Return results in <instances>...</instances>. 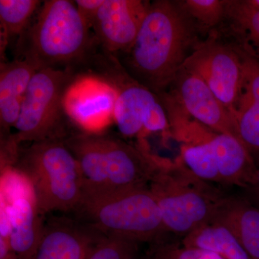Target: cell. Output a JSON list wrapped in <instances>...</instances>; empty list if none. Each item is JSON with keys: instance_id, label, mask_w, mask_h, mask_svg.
Returning a JSON list of instances; mask_svg holds the SVG:
<instances>
[{"instance_id": "cell-24", "label": "cell", "mask_w": 259, "mask_h": 259, "mask_svg": "<svg viewBox=\"0 0 259 259\" xmlns=\"http://www.w3.org/2000/svg\"><path fill=\"white\" fill-rule=\"evenodd\" d=\"M138 244L123 238L105 236L88 259H136Z\"/></svg>"}, {"instance_id": "cell-13", "label": "cell", "mask_w": 259, "mask_h": 259, "mask_svg": "<svg viewBox=\"0 0 259 259\" xmlns=\"http://www.w3.org/2000/svg\"><path fill=\"white\" fill-rule=\"evenodd\" d=\"M151 3L142 0H105L93 27L104 47L111 52L131 49Z\"/></svg>"}, {"instance_id": "cell-7", "label": "cell", "mask_w": 259, "mask_h": 259, "mask_svg": "<svg viewBox=\"0 0 259 259\" xmlns=\"http://www.w3.org/2000/svg\"><path fill=\"white\" fill-rule=\"evenodd\" d=\"M70 83L67 71L42 68L33 75L22 104L15 133L7 146L16 151L24 141L40 142L54 139L53 133L63 110V97Z\"/></svg>"}, {"instance_id": "cell-2", "label": "cell", "mask_w": 259, "mask_h": 259, "mask_svg": "<svg viewBox=\"0 0 259 259\" xmlns=\"http://www.w3.org/2000/svg\"><path fill=\"white\" fill-rule=\"evenodd\" d=\"M64 143L79 164L84 199L148 187L164 160L148 148L100 134H78Z\"/></svg>"}, {"instance_id": "cell-9", "label": "cell", "mask_w": 259, "mask_h": 259, "mask_svg": "<svg viewBox=\"0 0 259 259\" xmlns=\"http://www.w3.org/2000/svg\"><path fill=\"white\" fill-rule=\"evenodd\" d=\"M182 69L202 79L235 117L243 95L241 59L236 46L210 34L196 46Z\"/></svg>"}, {"instance_id": "cell-4", "label": "cell", "mask_w": 259, "mask_h": 259, "mask_svg": "<svg viewBox=\"0 0 259 259\" xmlns=\"http://www.w3.org/2000/svg\"><path fill=\"white\" fill-rule=\"evenodd\" d=\"M77 211L105 236L141 243L165 233L161 211L148 187L85 199Z\"/></svg>"}, {"instance_id": "cell-14", "label": "cell", "mask_w": 259, "mask_h": 259, "mask_svg": "<svg viewBox=\"0 0 259 259\" xmlns=\"http://www.w3.org/2000/svg\"><path fill=\"white\" fill-rule=\"evenodd\" d=\"M104 236L91 226L55 220L45 224L32 259H88Z\"/></svg>"}, {"instance_id": "cell-17", "label": "cell", "mask_w": 259, "mask_h": 259, "mask_svg": "<svg viewBox=\"0 0 259 259\" xmlns=\"http://www.w3.org/2000/svg\"><path fill=\"white\" fill-rule=\"evenodd\" d=\"M212 223L233 233L250 259H259V207L244 199L224 197Z\"/></svg>"}, {"instance_id": "cell-22", "label": "cell", "mask_w": 259, "mask_h": 259, "mask_svg": "<svg viewBox=\"0 0 259 259\" xmlns=\"http://www.w3.org/2000/svg\"><path fill=\"white\" fill-rule=\"evenodd\" d=\"M198 30H210L222 23L226 15V0L178 1Z\"/></svg>"}, {"instance_id": "cell-3", "label": "cell", "mask_w": 259, "mask_h": 259, "mask_svg": "<svg viewBox=\"0 0 259 259\" xmlns=\"http://www.w3.org/2000/svg\"><path fill=\"white\" fill-rule=\"evenodd\" d=\"M148 188L156 199L165 231L186 236L212 223L224 197L195 176L180 157L165 158Z\"/></svg>"}, {"instance_id": "cell-18", "label": "cell", "mask_w": 259, "mask_h": 259, "mask_svg": "<svg viewBox=\"0 0 259 259\" xmlns=\"http://www.w3.org/2000/svg\"><path fill=\"white\" fill-rule=\"evenodd\" d=\"M186 248L214 253L222 259H250L236 236L228 228L217 223L201 227L185 236Z\"/></svg>"}, {"instance_id": "cell-31", "label": "cell", "mask_w": 259, "mask_h": 259, "mask_svg": "<svg viewBox=\"0 0 259 259\" xmlns=\"http://www.w3.org/2000/svg\"><path fill=\"white\" fill-rule=\"evenodd\" d=\"M255 50L257 52H258V54H259V45L258 46V47L255 48Z\"/></svg>"}, {"instance_id": "cell-30", "label": "cell", "mask_w": 259, "mask_h": 259, "mask_svg": "<svg viewBox=\"0 0 259 259\" xmlns=\"http://www.w3.org/2000/svg\"><path fill=\"white\" fill-rule=\"evenodd\" d=\"M252 3L253 5H256V6L259 7V0H250Z\"/></svg>"}, {"instance_id": "cell-23", "label": "cell", "mask_w": 259, "mask_h": 259, "mask_svg": "<svg viewBox=\"0 0 259 259\" xmlns=\"http://www.w3.org/2000/svg\"><path fill=\"white\" fill-rule=\"evenodd\" d=\"M237 133L250 153H259V105L242 99L235 115Z\"/></svg>"}, {"instance_id": "cell-6", "label": "cell", "mask_w": 259, "mask_h": 259, "mask_svg": "<svg viewBox=\"0 0 259 259\" xmlns=\"http://www.w3.org/2000/svg\"><path fill=\"white\" fill-rule=\"evenodd\" d=\"M89 28L75 3L47 0L28 32L25 59L38 69L77 59L88 44Z\"/></svg>"}, {"instance_id": "cell-11", "label": "cell", "mask_w": 259, "mask_h": 259, "mask_svg": "<svg viewBox=\"0 0 259 259\" xmlns=\"http://www.w3.org/2000/svg\"><path fill=\"white\" fill-rule=\"evenodd\" d=\"M117 88L114 122L122 136L143 140L151 133L171 135L168 116L158 95L134 79Z\"/></svg>"}, {"instance_id": "cell-16", "label": "cell", "mask_w": 259, "mask_h": 259, "mask_svg": "<svg viewBox=\"0 0 259 259\" xmlns=\"http://www.w3.org/2000/svg\"><path fill=\"white\" fill-rule=\"evenodd\" d=\"M222 183L253 187L258 168L246 147L230 135L216 133L210 140Z\"/></svg>"}, {"instance_id": "cell-12", "label": "cell", "mask_w": 259, "mask_h": 259, "mask_svg": "<svg viewBox=\"0 0 259 259\" xmlns=\"http://www.w3.org/2000/svg\"><path fill=\"white\" fill-rule=\"evenodd\" d=\"M173 84L175 90L172 94L194 120L214 132L230 135L241 141L234 115L198 76L182 68Z\"/></svg>"}, {"instance_id": "cell-15", "label": "cell", "mask_w": 259, "mask_h": 259, "mask_svg": "<svg viewBox=\"0 0 259 259\" xmlns=\"http://www.w3.org/2000/svg\"><path fill=\"white\" fill-rule=\"evenodd\" d=\"M38 68L28 59L2 63L0 71V123L2 132L15 128L29 83Z\"/></svg>"}, {"instance_id": "cell-28", "label": "cell", "mask_w": 259, "mask_h": 259, "mask_svg": "<svg viewBox=\"0 0 259 259\" xmlns=\"http://www.w3.org/2000/svg\"><path fill=\"white\" fill-rule=\"evenodd\" d=\"M253 188H254L255 192V197H256L257 201L259 204V168L258 169V173H257L256 182H255V185L253 186ZM259 207V205H258Z\"/></svg>"}, {"instance_id": "cell-27", "label": "cell", "mask_w": 259, "mask_h": 259, "mask_svg": "<svg viewBox=\"0 0 259 259\" xmlns=\"http://www.w3.org/2000/svg\"><path fill=\"white\" fill-rule=\"evenodd\" d=\"M0 259H18L8 237L0 236Z\"/></svg>"}, {"instance_id": "cell-25", "label": "cell", "mask_w": 259, "mask_h": 259, "mask_svg": "<svg viewBox=\"0 0 259 259\" xmlns=\"http://www.w3.org/2000/svg\"><path fill=\"white\" fill-rule=\"evenodd\" d=\"M241 56L243 75V95L242 99L259 103V60L238 47Z\"/></svg>"}, {"instance_id": "cell-21", "label": "cell", "mask_w": 259, "mask_h": 259, "mask_svg": "<svg viewBox=\"0 0 259 259\" xmlns=\"http://www.w3.org/2000/svg\"><path fill=\"white\" fill-rule=\"evenodd\" d=\"M180 158L185 166L200 180L221 182L210 141L202 144H182Z\"/></svg>"}, {"instance_id": "cell-26", "label": "cell", "mask_w": 259, "mask_h": 259, "mask_svg": "<svg viewBox=\"0 0 259 259\" xmlns=\"http://www.w3.org/2000/svg\"><path fill=\"white\" fill-rule=\"evenodd\" d=\"M105 0H76L75 5L89 28L93 27L99 10Z\"/></svg>"}, {"instance_id": "cell-29", "label": "cell", "mask_w": 259, "mask_h": 259, "mask_svg": "<svg viewBox=\"0 0 259 259\" xmlns=\"http://www.w3.org/2000/svg\"><path fill=\"white\" fill-rule=\"evenodd\" d=\"M145 259H159L157 258V257L156 256V255H154L153 254V253H151V255H149V256H148L147 258Z\"/></svg>"}, {"instance_id": "cell-32", "label": "cell", "mask_w": 259, "mask_h": 259, "mask_svg": "<svg viewBox=\"0 0 259 259\" xmlns=\"http://www.w3.org/2000/svg\"><path fill=\"white\" fill-rule=\"evenodd\" d=\"M258 105H259V103H258Z\"/></svg>"}, {"instance_id": "cell-8", "label": "cell", "mask_w": 259, "mask_h": 259, "mask_svg": "<svg viewBox=\"0 0 259 259\" xmlns=\"http://www.w3.org/2000/svg\"><path fill=\"white\" fill-rule=\"evenodd\" d=\"M0 206L8 213L10 241L18 259H32L45 223L34 186L28 177L13 165L1 166Z\"/></svg>"}, {"instance_id": "cell-1", "label": "cell", "mask_w": 259, "mask_h": 259, "mask_svg": "<svg viewBox=\"0 0 259 259\" xmlns=\"http://www.w3.org/2000/svg\"><path fill=\"white\" fill-rule=\"evenodd\" d=\"M199 31L178 1L151 3L126 65L137 81L158 96L166 93L197 45Z\"/></svg>"}, {"instance_id": "cell-5", "label": "cell", "mask_w": 259, "mask_h": 259, "mask_svg": "<svg viewBox=\"0 0 259 259\" xmlns=\"http://www.w3.org/2000/svg\"><path fill=\"white\" fill-rule=\"evenodd\" d=\"M18 168L31 181L44 214L79 209L83 198L81 172L65 143L55 138L33 143Z\"/></svg>"}, {"instance_id": "cell-19", "label": "cell", "mask_w": 259, "mask_h": 259, "mask_svg": "<svg viewBox=\"0 0 259 259\" xmlns=\"http://www.w3.org/2000/svg\"><path fill=\"white\" fill-rule=\"evenodd\" d=\"M229 22L232 31L246 40V47L259 45V7L250 0H226L224 20Z\"/></svg>"}, {"instance_id": "cell-20", "label": "cell", "mask_w": 259, "mask_h": 259, "mask_svg": "<svg viewBox=\"0 0 259 259\" xmlns=\"http://www.w3.org/2000/svg\"><path fill=\"white\" fill-rule=\"evenodd\" d=\"M40 3L37 0H0L1 54L6 49L9 37L23 31Z\"/></svg>"}, {"instance_id": "cell-10", "label": "cell", "mask_w": 259, "mask_h": 259, "mask_svg": "<svg viewBox=\"0 0 259 259\" xmlns=\"http://www.w3.org/2000/svg\"><path fill=\"white\" fill-rule=\"evenodd\" d=\"M117 97V87L97 76H83L66 88L63 110L83 133L100 134L114 122Z\"/></svg>"}]
</instances>
